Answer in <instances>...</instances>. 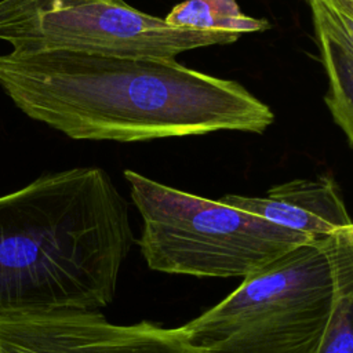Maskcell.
Instances as JSON below:
<instances>
[{
  "label": "cell",
  "mask_w": 353,
  "mask_h": 353,
  "mask_svg": "<svg viewBox=\"0 0 353 353\" xmlns=\"http://www.w3.org/2000/svg\"><path fill=\"white\" fill-rule=\"evenodd\" d=\"M0 353H203L182 327L113 324L98 310L0 319Z\"/></svg>",
  "instance_id": "cell-6"
},
{
  "label": "cell",
  "mask_w": 353,
  "mask_h": 353,
  "mask_svg": "<svg viewBox=\"0 0 353 353\" xmlns=\"http://www.w3.org/2000/svg\"><path fill=\"white\" fill-rule=\"evenodd\" d=\"M124 178L143 221L141 254L156 272L244 280L313 239L132 170Z\"/></svg>",
  "instance_id": "cell-4"
},
{
  "label": "cell",
  "mask_w": 353,
  "mask_h": 353,
  "mask_svg": "<svg viewBox=\"0 0 353 353\" xmlns=\"http://www.w3.org/2000/svg\"><path fill=\"white\" fill-rule=\"evenodd\" d=\"M164 19L181 28L239 34L263 32L270 28L268 19L245 15L236 0H185L176 4Z\"/></svg>",
  "instance_id": "cell-9"
},
{
  "label": "cell",
  "mask_w": 353,
  "mask_h": 353,
  "mask_svg": "<svg viewBox=\"0 0 353 353\" xmlns=\"http://www.w3.org/2000/svg\"><path fill=\"white\" fill-rule=\"evenodd\" d=\"M352 229H353V223H352Z\"/></svg>",
  "instance_id": "cell-12"
},
{
  "label": "cell",
  "mask_w": 353,
  "mask_h": 353,
  "mask_svg": "<svg viewBox=\"0 0 353 353\" xmlns=\"http://www.w3.org/2000/svg\"><path fill=\"white\" fill-rule=\"evenodd\" d=\"M320 61L328 80L325 103L353 148V39L327 0H310Z\"/></svg>",
  "instance_id": "cell-8"
},
{
  "label": "cell",
  "mask_w": 353,
  "mask_h": 353,
  "mask_svg": "<svg viewBox=\"0 0 353 353\" xmlns=\"http://www.w3.org/2000/svg\"><path fill=\"white\" fill-rule=\"evenodd\" d=\"M132 244L128 203L102 168L0 196V319L108 306Z\"/></svg>",
  "instance_id": "cell-2"
},
{
  "label": "cell",
  "mask_w": 353,
  "mask_h": 353,
  "mask_svg": "<svg viewBox=\"0 0 353 353\" xmlns=\"http://www.w3.org/2000/svg\"><path fill=\"white\" fill-rule=\"evenodd\" d=\"M317 353H353V291L339 301Z\"/></svg>",
  "instance_id": "cell-10"
},
{
  "label": "cell",
  "mask_w": 353,
  "mask_h": 353,
  "mask_svg": "<svg viewBox=\"0 0 353 353\" xmlns=\"http://www.w3.org/2000/svg\"><path fill=\"white\" fill-rule=\"evenodd\" d=\"M219 201L313 237L353 223L336 182L327 175L274 185L266 197L225 194Z\"/></svg>",
  "instance_id": "cell-7"
},
{
  "label": "cell",
  "mask_w": 353,
  "mask_h": 353,
  "mask_svg": "<svg viewBox=\"0 0 353 353\" xmlns=\"http://www.w3.org/2000/svg\"><path fill=\"white\" fill-rule=\"evenodd\" d=\"M353 39V0H327Z\"/></svg>",
  "instance_id": "cell-11"
},
{
  "label": "cell",
  "mask_w": 353,
  "mask_h": 353,
  "mask_svg": "<svg viewBox=\"0 0 353 353\" xmlns=\"http://www.w3.org/2000/svg\"><path fill=\"white\" fill-rule=\"evenodd\" d=\"M353 291V229L292 248L182 325L203 353H317Z\"/></svg>",
  "instance_id": "cell-3"
},
{
  "label": "cell",
  "mask_w": 353,
  "mask_h": 353,
  "mask_svg": "<svg viewBox=\"0 0 353 353\" xmlns=\"http://www.w3.org/2000/svg\"><path fill=\"white\" fill-rule=\"evenodd\" d=\"M0 87L28 117L77 141L262 134L274 121L273 110L240 83L174 58L11 51L0 55Z\"/></svg>",
  "instance_id": "cell-1"
},
{
  "label": "cell",
  "mask_w": 353,
  "mask_h": 353,
  "mask_svg": "<svg viewBox=\"0 0 353 353\" xmlns=\"http://www.w3.org/2000/svg\"><path fill=\"white\" fill-rule=\"evenodd\" d=\"M240 36L175 26L124 0H0V40L15 52L168 59L200 47L230 44Z\"/></svg>",
  "instance_id": "cell-5"
}]
</instances>
